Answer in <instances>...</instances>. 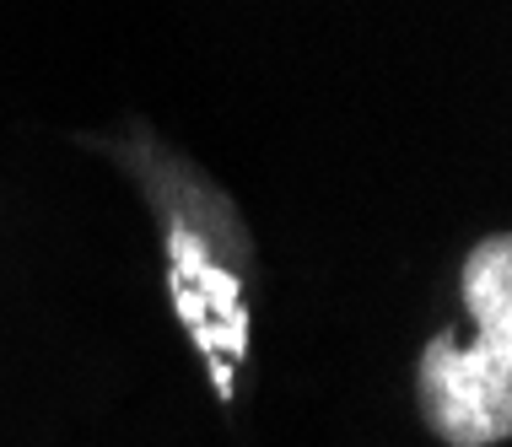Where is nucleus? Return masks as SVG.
I'll return each instance as SVG.
<instances>
[{"label":"nucleus","instance_id":"2","mask_svg":"<svg viewBox=\"0 0 512 447\" xmlns=\"http://www.w3.org/2000/svg\"><path fill=\"white\" fill-rule=\"evenodd\" d=\"M459 297L475 334L437 329L415 361V410L442 447H502L512 437V237L464 254Z\"/></svg>","mask_w":512,"mask_h":447},{"label":"nucleus","instance_id":"1","mask_svg":"<svg viewBox=\"0 0 512 447\" xmlns=\"http://www.w3.org/2000/svg\"><path fill=\"white\" fill-rule=\"evenodd\" d=\"M135 146L103 141L130 178H141L151 211L168 227V254H173V307L189 324L195 345L205 351L216 372V394L232 399V367L243 361L248 345V313L243 291L259 270L254 237H248L238 205L227 200V189H216L189 157H178L173 146L151 141L146 124H135Z\"/></svg>","mask_w":512,"mask_h":447}]
</instances>
